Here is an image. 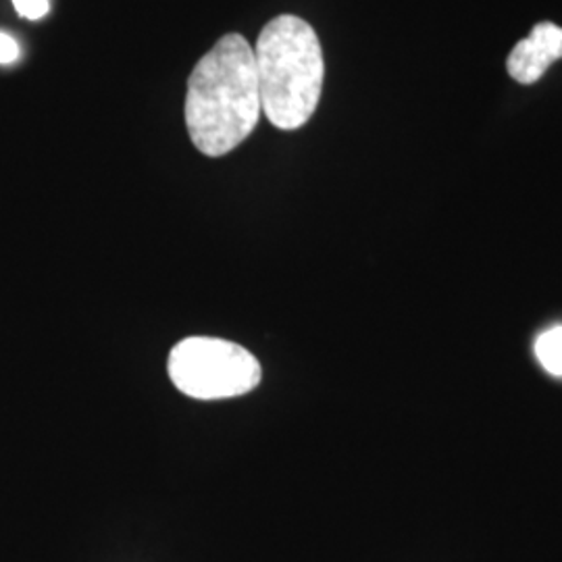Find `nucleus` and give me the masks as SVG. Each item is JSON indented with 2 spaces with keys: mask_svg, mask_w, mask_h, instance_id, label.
Instances as JSON below:
<instances>
[{
  "mask_svg": "<svg viewBox=\"0 0 562 562\" xmlns=\"http://www.w3.org/2000/svg\"><path fill=\"white\" fill-rule=\"evenodd\" d=\"M21 57L18 41L4 32H0V65H11Z\"/></svg>",
  "mask_w": 562,
  "mask_h": 562,
  "instance_id": "nucleus-7",
  "label": "nucleus"
},
{
  "mask_svg": "<svg viewBox=\"0 0 562 562\" xmlns=\"http://www.w3.org/2000/svg\"><path fill=\"white\" fill-rule=\"evenodd\" d=\"M536 355L548 373L562 378V327H554L540 336Z\"/></svg>",
  "mask_w": 562,
  "mask_h": 562,
  "instance_id": "nucleus-5",
  "label": "nucleus"
},
{
  "mask_svg": "<svg viewBox=\"0 0 562 562\" xmlns=\"http://www.w3.org/2000/svg\"><path fill=\"white\" fill-rule=\"evenodd\" d=\"M255 50L262 115L280 130H299L313 117L322 99V42L296 15L269 21Z\"/></svg>",
  "mask_w": 562,
  "mask_h": 562,
  "instance_id": "nucleus-2",
  "label": "nucleus"
},
{
  "mask_svg": "<svg viewBox=\"0 0 562 562\" xmlns=\"http://www.w3.org/2000/svg\"><path fill=\"white\" fill-rule=\"evenodd\" d=\"M13 7L21 18L36 21L42 20L48 13L50 2L48 0H13Z\"/></svg>",
  "mask_w": 562,
  "mask_h": 562,
  "instance_id": "nucleus-6",
  "label": "nucleus"
},
{
  "mask_svg": "<svg viewBox=\"0 0 562 562\" xmlns=\"http://www.w3.org/2000/svg\"><path fill=\"white\" fill-rule=\"evenodd\" d=\"M167 373L194 401H223L252 392L262 380L261 362L240 344L192 336L173 346Z\"/></svg>",
  "mask_w": 562,
  "mask_h": 562,
  "instance_id": "nucleus-3",
  "label": "nucleus"
},
{
  "mask_svg": "<svg viewBox=\"0 0 562 562\" xmlns=\"http://www.w3.org/2000/svg\"><path fill=\"white\" fill-rule=\"evenodd\" d=\"M562 59V27L543 21L531 30V36L519 42L508 55L506 67L513 80L536 83L554 60Z\"/></svg>",
  "mask_w": 562,
  "mask_h": 562,
  "instance_id": "nucleus-4",
  "label": "nucleus"
},
{
  "mask_svg": "<svg viewBox=\"0 0 562 562\" xmlns=\"http://www.w3.org/2000/svg\"><path fill=\"white\" fill-rule=\"evenodd\" d=\"M255 50L227 34L202 57L188 80L186 125L206 157H223L246 140L261 117Z\"/></svg>",
  "mask_w": 562,
  "mask_h": 562,
  "instance_id": "nucleus-1",
  "label": "nucleus"
}]
</instances>
